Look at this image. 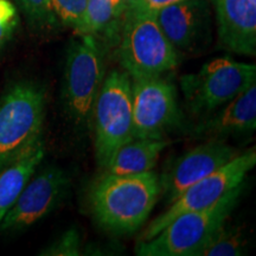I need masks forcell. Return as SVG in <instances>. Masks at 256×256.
I'll return each instance as SVG.
<instances>
[{"instance_id": "7402d4cb", "label": "cell", "mask_w": 256, "mask_h": 256, "mask_svg": "<svg viewBox=\"0 0 256 256\" xmlns=\"http://www.w3.org/2000/svg\"><path fill=\"white\" fill-rule=\"evenodd\" d=\"M18 23V12L14 2L10 0H0V50L14 36Z\"/></svg>"}, {"instance_id": "7c38bea8", "label": "cell", "mask_w": 256, "mask_h": 256, "mask_svg": "<svg viewBox=\"0 0 256 256\" xmlns=\"http://www.w3.org/2000/svg\"><path fill=\"white\" fill-rule=\"evenodd\" d=\"M156 19L176 50L194 54L211 40V12L208 0H182L160 8Z\"/></svg>"}, {"instance_id": "44dd1931", "label": "cell", "mask_w": 256, "mask_h": 256, "mask_svg": "<svg viewBox=\"0 0 256 256\" xmlns=\"http://www.w3.org/2000/svg\"><path fill=\"white\" fill-rule=\"evenodd\" d=\"M17 2L32 24L44 28L56 23L50 0H17Z\"/></svg>"}, {"instance_id": "cb8c5ba5", "label": "cell", "mask_w": 256, "mask_h": 256, "mask_svg": "<svg viewBox=\"0 0 256 256\" xmlns=\"http://www.w3.org/2000/svg\"><path fill=\"white\" fill-rule=\"evenodd\" d=\"M121 2H122L124 4L127 6V8H130V6H132L134 4V2H136V0H121Z\"/></svg>"}, {"instance_id": "d6986e66", "label": "cell", "mask_w": 256, "mask_h": 256, "mask_svg": "<svg viewBox=\"0 0 256 256\" xmlns=\"http://www.w3.org/2000/svg\"><path fill=\"white\" fill-rule=\"evenodd\" d=\"M82 254V238L76 228L66 230L58 238L42 250L44 256H80Z\"/></svg>"}, {"instance_id": "8fae6325", "label": "cell", "mask_w": 256, "mask_h": 256, "mask_svg": "<svg viewBox=\"0 0 256 256\" xmlns=\"http://www.w3.org/2000/svg\"><path fill=\"white\" fill-rule=\"evenodd\" d=\"M238 152L222 139H209L183 153L159 176L162 194L171 204L183 192L235 158Z\"/></svg>"}, {"instance_id": "9a60e30c", "label": "cell", "mask_w": 256, "mask_h": 256, "mask_svg": "<svg viewBox=\"0 0 256 256\" xmlns=\"http://www.w3.org/2000/svg\"><path fill=\"white\" fill-rule=\"evenodd\" d=\"M46 144L40 138L28 150L0 168V223L46 156Z\"/></svg>"}, {"instance_id": "603a6c76", "label": "cell", "mask_w": 256, "mask_h": 256, "mask_svg": "<svg viewBox=\"0 0 256 256\" xmlns=\"http://www.w3.org/2000/svg\"><path fill=\"white\" fill-rule=\"evenodd\" d=\"M178 2H182V0H136L134 4L128 8H133L140 12H150V14H156L160 8Z\"/></svg>"}, {"instance_id": "ba28073f", "label": "cell", "mask_w": 256, "mask_h": 256, "mask_svg": "<svg viewBox=\"0 0 256 256\" xmlns=\"http://www.w3.org/2000/svg\"><path fill=\"white\" fill-rule=\"evenodd\" d=\"M255 165V147H252L243 153H238L235 158L222 168L188 188L177 200L170 204L168 210H165L162 215L150 223V226L140 236L139 241H147L154 238L168 224L183 214L206 209L212 206L226 192L243 184L247 174L254 168Z\"/></svg>"}, {"instance_id": "ac0fdd59", "label": "cell", "mask_w": 256, "mask_h": 256, "mask_svg": "<svg viewBox=\"0 0 256 256\" xmlns=\"http://www.w3.org/2000/svg\"><path fill=\"white\" fill-rule=\"evenodd\" d=\"M246 246L242 230L226 223L194 256H238L244 254Z\"/></svg>"}, {"instance_id": "5b68a950", "label": "cell", "mask_w": 256, "mask_h": 256, "mask_svg": "<svg viewBox=\"0 0 256 256\" xmlns=\"http://www.w3.org/2000/svg\"><path fill=\"white\" fill-rule=\"evenodd\" d=\"M46 90L34 82L14 83L0 98V168L42 136Z\"/></svg>"}, {"instance_id": "30bf717a", "label": "cell", "mask_w": 256, "mask_h": 256, "mask_svg": "<svg viewBox=\"0 0 256 256\" xmlns=\"http://www.w3.org/2000/svg\"><path fill=\"white\" fill-rule=\"evenodd\" d=\"M70 188L68 174L57 166H48L32 176L0 223L2 232L28 229L52 212Z\"/></svg>"}, {"instance_id": "277c9868", "label": "cell", "mask_w": 256, "mask_h": 256, "mask_svg": "<svg viewBox=\"0 0 256 256\" xmlns=\"http://www.w3.org/2000/svg\"><path fill=\"white\" fill-rule=\"evenodd\" d=\"M179 81L188 112L203 119L256 83V66L218 57Z\"/></svg>"}, {"instance_id": "8992f818", "label": "cell", "mask_w": 256, "mask_h": 256, "mask_svg": "<svg viewBox=\"0 0 256 256\" xmlns=\"http://www.w3.org/2000/svg\"><path fill=\"white\" fill-rule=\"evenodd\" d=\"M95 153L106 170L114 153L133 139L132 81L126 72L114 70L104 76L92 110Z\"/></svg>"}, {"instance_id": "9c48e42d", "label": "cell", "mask_w": 256, "mask_h": 256, "mask_svg": "<svg viewBox=\"0 0 256 256\" xmlns=\"http://www.w3.org/2000/svg\"><path fill=\"white\" fill-rule=\"evenodd\" d=\"M133 139H162L180 122L174 86L159 78L133 80Z\"/></svg>"}, {"instance_id": "7a4b0ae2", "label": "cell", "mask_w": 256, "mask_h": 256, "mask_svg": "<svg viewBox=\"0 0 256 256\" xmlns=\"http://www.w3.org/2000/svg\"><path fill=\"white\" fill-rule=\"evenodd\" d=\"M243 184L226 192L212 206L188 211L168 224L154 238L138 241L139 256H194L222 228L238 206Z\"/></svg>"}, {"instance_id": "d4e9b609", "label": "cell", "mask_w": 256, "mask_h": 256, "mask_svg": "<svg viewBox=\"0 0 256 256\" xmlns=\"http://www.w3.org/2000/svg\"><path fill=\"white\" fill-rule=\"evenodd\" d=\"M252 2H254V4H256V0H250Z\"/></svg>"}, {"instance_id": "5bb4252c", "label": "cell", "mask_w": 256, "mask_h": 256, "mask_svg": "<svg viewBox=\"0 0 256 256\" xmlns=\"http://www.w3.org/2000/svg\"><path fill=\"white\" fill-rule=\"evenodd\" d=\"M256 128V83L223 104L212 114L200 119L192 130L194 136L206 139H224L243 136Z\"/></svg>"}, {"instance_id": "ffe728a7", "label": "cell", "mask_w": 256, "mask_h": 256, "mask_svg": "<svg viewBox=\"0 0 256 256\" xmlns=\"http://www.w3.org/2000/svg\"><path fill=\"white\" fill-rule=\"evenodd\" d=\"M56 19L66 26L76 28L81 24L88 0H50Z\"/></svg>"}, {"instance_id": "52a82bcc", "label": "cell", "mask_w": 256, "mask_h": 256, "mask_svg": "<svg viewBox=\"0 0 256 256\" xmlns=\"http://www.w3.org/2000/svg\"><path fill=\"white\" fill-rule=\"evenodd\" d=\"M104 80V60L95 36L82 34L72 42L64 68V110L76 126L92 122L95 101Z\"/></svg>"}, {"instance_id": "3957f363", "label": "cell", "mask_w": 256, "mask_h": 256, "mask_svg": "<svg viewBox=\"0 0 256 256\" xmlns=\"http://www.w3.org/2000/svg\"><path fill=\"white\" fill-rule=\"evenodd\" d=\"M121 22L118 56L132 80L159 78L178 66V51L165 37L154 14L127 8Z\"/></svg>"}, {"instance_id": "4fadbf2b", "label": "cell", "mask_w": 256, "mask_h": 256, "mask_svg": "<svg viewBox=\"0 0 256 256\" xmlns=\"http://www.w3.org/2000/svg\"><path fill=\"white\" fill-rule=\"evenodd\" d=\"M215 8L220 46L230 52L255 56L256 4L250 0H210Z\"/></svg>"}, {"instance_id": "e0dca14e", "label": "cell", "mask_w": 256, "mask_h": 256, "mask_svg": "<svg viewBox=\"0 0 256 256\" xmlns=\"http://www.w3.org/2000/svg\"><path fill=\"white\" fill-rule=\"evenodd\" d=\"M127 6L121 0H88L81 24L76 28L78 36H96L108 31L122 19Z\"/></svg>"}, {"instance_id": "6da1fadb", "label": "cell", "mask_w": 256, "mask_h": 256, "mask_svg": "<svg viewBox=\"0 0 256 256\" xmlns=\"http://www.w3.org/2000/svg\"><path fill=\"white\" fill-rule=\"evenodd\" d=\"M162 194L159 174H104L92 188V215L102 228L118 235L139 230L148 218Z\"/></svg>"}, {"instance_id": "2e32d148", "label": "cell", "mask_w": 256, "mask_h": 256, "mask_svg": "<svg viewBox=\"0 0 256 256\" xmlns=\"http://www.w3.org/2000/svg\"><path fill=\"white\" fill-rule=\"evenodd\" d=\"M168 145L165 139H132L114 153L106 174L126 176L152 171Z\"/></svg>"}]
</instances>
